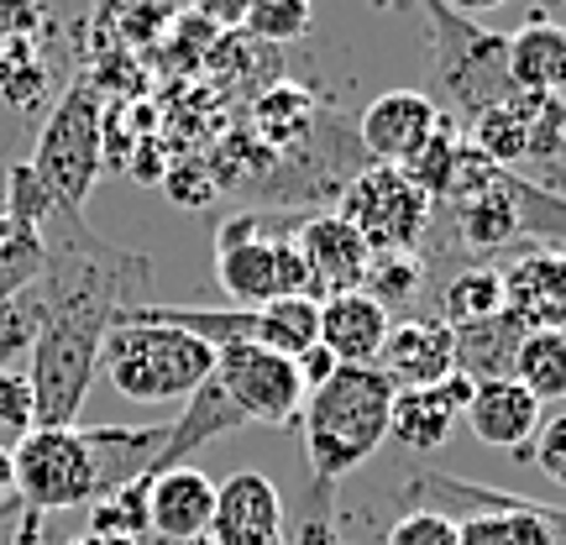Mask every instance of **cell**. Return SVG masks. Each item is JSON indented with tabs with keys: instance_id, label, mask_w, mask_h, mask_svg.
Listing matches in <instances>:
<instances>
[{
	"instance_id": "52a82bcc",
	"label": "cell",
	"mask_w": 566,
	"mask_h": 545,
	"mask_svg": "<svg viewBox=\"0 0 566 545\" xmlns=\"http://www.w3.org/2000/svg\"><path fill=\"white\" fill-rule=\"evenodd\" d=\"M336 216L357 226L367 252H420L430 237V221H436V205L405 179V168L367 163L342 189Z\"/></svg>"
},
{
	"instance_id": "4dcf8cb0",
	"label": "cell",
	"mask_w": 566,
	"mask_h": 545,
	"mask_svg": "<svg viewBox=\"0 0 566 545\" xmlns=\"http://www.w3.org/2000/svg\"><path fill=\"white\" fill-rule=\"evenodd\" d=\"M294 367H300V384H304V394H310V388H321L342 363H336V357H331V352L315 342L310 352H304V357H294Z\"/></svg>"
},
{
	"instance_id": "3957f363",
	"label": "cell",
	"mask_w": 566,
	"mask_h": 545,
	"mask_svg": "<svg viewBox=\"0 0 566 545\" xmlns=\"http://www.w3.org/2000/svg\"><path fill=\"white\" fill-rule=\"evenodd\" d=\"M101 373L132 405H174L216 373V352L179 325L116 321L101 346Z\"/></svg>"
},
{
	"instance_id": "30bf717a",
	"label": "cell",
	"mask_w": 566,
	"mask_h": 545,
	"mask_svg": "<svg viewBox=\"0 0 566 545\" xmlns=\"http://www.w3.org/2000/svg\"><path fill=\"white\" fill-rule=\"evenodd\" d=\"M441 105L430 101V90H388L363 111L357 122V137H363V153L373 163H388V168H405L415 153L424 147V137L441 126Z\"/></svg>"
},
{
	"instance_id": "7a4b0ae2",
	"label": "cell",
	"mask_w": 566,
	"mask_h": 545,
	"mask_svg": "<svg viewBox=\"0 0 566 545\" xmlns=\"http://www.w3.org/2000/svg\"><path fill=\"white\" fill-rule=\"evenodd\" d=\"M424 21H430V74H436V95L451 122L472 126L478 116H488L493 105H504L514 95L509 80V38L488 32L472 17H457L446 0H420Z\"/></svg>"
},
{
	"instance_id": "d6986e66",
	"label": "cell",
	"mask_w": 566,
	"mask_h": 545,
	"mask_svg": "<svg viewBox=\"0 0 566 545\" xmlns=\"http://www.w3.org/2000/svg\"><path fill=\"white\" fill-rule=\"evenodd\" d=\"M509 80L530 95H566V27L551 17H530L509 38Z\"/></svg>"
},
{
	"instance_id": "44dd1931",
	"label": "cell",
	"mask_w": 566,
	"mask_h": 545,
	"mask_svg": "<svg viewBox=\"0 0 566 545\" xmlns=\"http://www.w3.org/2000/svg\"><path fill=\"white\" fill-rule=\"evenodd\" d=\"M493 315H504V268L472 263L436 289V321H446L451 331L493 321Z\"/></svg>"
},
{
	"instance_id": "d6a6232c",
	"label": "cell",
	"mask_w": 566,
	"mask_h": 545,
	"mask_svg": "<svg viewBox=\"0 0 566 545\" xmlns=\"http://www.w3.org/2000/svg\"><path fill=\"white\" fill-rule=\"evenodd\" d=\"M17 499V462H11V446H0V514Z\"/></svg>"
},
{
	"instance_id": "8992f818",
	"label": "cell",
	"mask_w": 566,
	"mask_h": 545,
	"mask_svg": "<svg viewBox=\"0 0 566 545\" xmlns=\"http://www.w3.org/2000/svg\"><path fill=\"white\" fill-rule=\"evenodd\" d=\"M17 462V504L32 514H59V509H80V504H101V472L90 457L80 425L69 430H27L11 451Z\"/></svg>"
},
{
	"instance_id": "836d02e7",
	"label": "cell",
	"mask_w": 566,
	"mask_h": 545,
	"mask_svg": "<svg viewBox=\"0 0 566 545\" xmlns=\"http://www.w3.org/2000/svg\"><path fill=\"white\" fill-rule=\"evenodd\" d=\"M457 17H478V11H493V6H504V0H446Z\"/></svg>"
},
{
	"instance_id": "7c38bea8",
	"label": "cell",
	"mask_w": 566,
	"mask_h": 545,
	"mask_svg": "<svg viewBox=\"0 0 566 545\" xmlns=\"http://www.w3.org/2000/svg\"><path fill=\"white\" fill-rule=\"evenodd\" d=\"M216 520V483L200 467H168L147 483V535L163 545H200Z\"/></svg>"
},
{
	"instance_id": "e575fe53",
	"label": "cell",
	"mask_w": 566,
	"mask_h": 545,
	"mask_svg": "<svg viewBox=\"0 0 566 545\" xmlns=\"http://www.w3.org/2000/svg\"><path fill=\"white\" fill-rule=\"evenodd\" d=\"M122 6H137V0H95V11H101V17H111V11H122Z\"/></svg>"
},
{
	"instance_id": "277c9868",
	"label": "cell",
	"mask_w": 566,
	"mask_h": 545,
	"mask_svg": "<svg viewBox=\"0 0 566 545\" xmlns=\"http://www.w3.org/2000/svg\"><path fill=\"white\" fill-rule=\"evenodd\" d=\"M216 283L242 310L273 300H310V273L294 247V221L247 210L216 231Z\"/></svg>"
},
{
	"instance_id": "603a6c76",
	"label": "cell",
	"mask_w": 566,
	"mask_h": 545,
	"mask_svg": "<svg viewBox=\"0 0 566 545\" xmlns=\"http://www.w3.org/2000/svg\"><path fill=\"white\" fill-rule=\"evenodd\" d=\"M514 384L530 388V399L546 409L566 399V331H530L514 357Z\"/></svg>"
},
{
	"instance_id": "d590c367",
	"label": "cell",
	"mask_w": 566,
	"mask_h": 545,
	"mask_svg": "<svg viewBox=\"0 0 566 545\" xmlns=\"http://www.w3.org/2000/svg\"><path fill=\"white\" fill-rule=\"evenodd\" d=\"M6 231H11V210H6V200H0V242H6Z\"/></svg>"
},
{
	"instance_id": "5bb4252c",
	"label": "cell",
	"mask_w": 566,
	"mask_h": 545,
	"mask_svg": "<svg viewBox=\"0 0 566 545\" xmlns=\"http://www.w3.org/2000/svg\"><path fill=\"white\" fill-rule=\"evenodd\" d=\"M467 405H472V384L462 373H451L430 388H399L394 394V415H388V436L415 451V457H430L451 441V430L462 425Z\"/></svg>"
},
{
	"instance_id": "ac0fdd59",
	"label": "cell",
	"mask_w": 566,
	"mask_h": 545,
	"mask_svg": "<svg viewBox=\"0 0 566 545\" xmlns=\"http://www.w3.org/2000/svg\"><path fill=\"white\" fill-rule=\"evenodd\" d=\"M247 415L237 409V399L226 394L221 384H216V373L205 378L189 399H184V415L179 420H168V441H163V457L153 472H168V467H184L200 446L221 441V436H231V430H242Z\"/></svg>"
},
{
	"instance_id": "ffe728a7",
	"label": "cell",
	"mask_w": 566,
	"mask_h": 545,
	"mask_svg": "<svg viewBox=\"0 0 566 545\" xmlns=\"http://www.w3.org/2000/svg\"><path fill=\"white\" fill-rule=\"evenodd\" d=\"M520 342H525V331L509 321V315L462 325V331H457V373H462L467 384H499V378H514Z\"/></svg>"
},
{
	"instance_id": "484cf974",
	"label": "cell",
	"mask_w": 566,
	"mask_h": 545,
	"mask_svg": "<svg viewBox=\"0 0 566 545\" xmlns=\"http://www.w3.org/2000/svg\"><path fill=\"white\" fill-rule=\"evenodd\" d=\"M384 545H462L457 520H446L436 509H405L394 530L384 535Z\"/></svg>"
},
{
	"instance_id": "4316f807",
	"label": "cell",
	"mask_w": 566,
	"mask_h": 545,
	"mask_svg": "<svg viewBox=\"0 0 566 545\" xmlns=\"http://www.w3.org/2000/svg\"><path fill=\"white\" fill-rule=\"evenodd\" d=\"M0 430H11L17 441L27 430H38V394H32L27 367H6L0 373Z\"/></svg>"
},
{
	"instance_id": "d4e9b609",
	"label": "cell",
	"mask_w": 566,
	"mask_h": 545,
	"mask_svg": "<svg viewBox=\"0 0 566 545\" xmlns=\"http://www.w3.org/2000/svg\"><path fill=\"white\" fill-rule=\"evenodd\" d=\"M310 0H252L247 6V38L268 42V48H283V42H300L310 32Z\"/></svg>"
},
{
	"instance_id": "ba28073f",
	"label": "cell",
	"mask_w": 566,
	"mask_h": 545,
	"mask_svg": "<svg viewBox=\"0 0 566 545\" xmlns=\"http://www.w3.org/2000/svg\"><path fill=\"white\" fill-rule=\"evenodd\" d=\"M216 384L237 399L247 425L294 430L304 409V384L294 357H279L268 346H226L216 352Z\"/></svg>"
},
{
	"instance_id": "83f0119b",
	"label": "cell",
	"mask_w": 566,
	"mask_h": 545,
	"mask_svg": "<svg viewBox=\"0 0 566 545\" xmlns=\"http://www.w3.org/2000/svg\"><path fill=\"white\" fill-rule=\"evenodd\" d=\"M525 462L541 467L556 488H566V409H556V415H546V420H541V430H535V441H530Z\"/></svg>"
},
{
	"instance_id": "7402d4cb",
	"label": "cell",
	"mask_w": 566,
	"mask_h": 545,
	"mask_svg": "<svg viewBox=\"0 0 566 545\" xmlns=\"http://www.w3.org/2000/svg\"><path fill=\"white\" fill-rule=\"evenodd\" d=\"M462 158H467V137L462 126L451 122V116H441V126L424 137V147L415 153V158L405 163V179L420 189L430 205H446V195L457 189V174H462Z\"/></svg>"
},
{
	"instance_id": "e0dca14e",
	"label": "cell",
	"mask_w": 566,
	"mask_h": 545,
	"mask_svg": "<svg viewBox=\"0 0 566 545\" xmlns=\"http://www.w3.org/2000/svg\"><path fill=\"white\" fill-rule=\"evenodd\" d=\"M388 325H394V315H388V310L373 300V294H363V289L321 300V346L342 367L378 363Z\"/></svg>"
},
{
	"instance_id": "cb8c5ba5",
	"label": "cell",
	"mask_w": 566,
	"mask_h": 545,
	"mask_svg": "<svg viewBox=\"0 0 566 545\" xmlns=\"http://www.w3.org/2000/svg\"><path fill=\"white\" fill-rule=\"evenodd\" d=\"M363 294H373L388 315H394L399 304H415L424 294V258L420 252H373Z\"/></svg>"
},
{
	"instance_id": "f546056e",
	"label": "cell",
	"mask_w": 566,
	"mask_h": 545,
	"mask_svg": "<svg viewBox=\"0 0 566 545\" xmlns=\"http://www.w3.org/2000/svg\"><path fill=\"white\" fill-rule=\"evenodd\" d=\"M189 6H195V17H200L205 27L231 32V27H242L247 21V6H252V0H189Z\"/></svg>"
},
{
	"instance_id": "9a60e30c",
	"label": "cell",
	"mask_w": 566,
	"mask_h": 545,
	"mask_svg": "<svg viewBox=\"0 0 566 545\" xmlns=\"http://www.w3.org/2000/svg\"><path fill=\"white\" fill-rule=\"evenodd\" d=\"M216 545H289L283 541V499L263 472H231L216 488V520L210 535Z\"/></svg>"
},
{
	"instance_id": "f1b7e54d",
	"label": "cell",
	"mask_w": 566,
	"mask_h": 545,
	"mask_svg": "<svg viewBox=\"0 0 566 545\" xmlns=\"http://www.w3.org/2000/svg\"><path fill=\"white\" fill-rule=\"evenodd\" d=\"M38 32H48L42 0H0V48L21 38H38Z\"/></svg>"
},
{
	"instance_id": "1f68e13d",
	"label": "cell",
	"mask_w": 566,
	"mask_h": 545,
	"mask_svg": "<svg viewBox=\"0 0 566 545\" xmlns=\"http://www.w3.org/2000/svg\"><path fill=\"white\" fill-rule=\"evenodd\" d=\"M289 545H346V541L336 535V525H331V509H310V520H304L300 535Z\"/></svg>"
},
{
	"instance_id": "6da1fadb",
	"label": "cell",
	"mask_w": 566,
	"mask_h": 545,
	"mask_svg": "<svg viewBox=\"0 0 566 545\" xmlns=\"http://www.w3.org/2000/svg\"><path fill=\"white\" fill-rule=\"evenodd\" d=\"M394 394L378 367H336L321 388L304 394L300 430L304 436V462L315 488L331 493V483H342L346 472H357L373 462V451L388 441V415H394Z\"/></svg>"
},
{
	"instance_id": "4fadbf2b",
	"label": "cell",
	"mask_w": 566,
	"mask_h": 545,
	"mask_svg": "<svg viewBox=\"0 0 566 545\" xmlns=\"http://www.w3.org/2000/svg\"><path fill=\"white\" fill-rule=\"evenodd\" d=\"M504 315L520 331H566V252L530 247L514 268H504Z\"/></svg>"
},
{
	"instance_id": "5b68a950",
	"label": "cell",
	"mask_w": 566,
	"mask_h": 545,
	"mask_svg": "<svg viewBox=\"0 0 566 545\" xmlns=\"http://www.w3.org/2000/svg\"><path fill=\"white\" fill-rule=\"evenodd\" d=\"M42 179V189L69 210H84L95 179L105 174V105L90 80H74L48 111L38 137V153L27 163Z\"/></svg>"
},
{
	"instance_id": "2e32d148",
	"label": "cell",
	"mask_w": 566,
	"mask_h": 545,
	"mask_svg": "<svg viewBox=\"0 0 566 545\" xmlns=\"http://www.w3.org/2000/svg\"><path fill=\"white\" fill-rule=\"evenodd\" d=\"M472 425V436L493 451H509V457H530V441H535V430L546 420V409L530 399L525 384H514V378H499V384H472V405L462 415Z\"/></svg>"
},
{
	"instance_id": "8fae6325",
	"label": "cell",
	"mask_w": 566,
	"mask_h": 545,
	"mask_svg": "<svg viewBox=\"0 0 566 545\" xmlns=\"http://www.w3.org/2000/svg\"><path fill=\"white\" fill-rule=\"evenodd\" d=\"M378 373L394 388H430L457 373V331L436 315H405L388 325L384 352H378Z\"/></svg>"
},
{
	"instance_id": "9c48e42d",
	"label": "cell",
	"mask_w": 566,
	"mask_h": 545,
	"mask_svg": "<svg viewBox=\"0 0 566 545\" xmlns=\"http://www.w3.org/2000/svg\"><path fill=\"white\" fill-rule=\"evenodd\" d=\"M294 247H300V258H304V273H310V300L315 304L331 300V294H352V289H363L373 252H367V242L357 237V226L342 221L336 210H315V216L294 221Z\"/></svg>"
}]
</instances>
